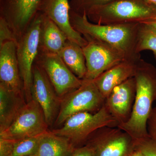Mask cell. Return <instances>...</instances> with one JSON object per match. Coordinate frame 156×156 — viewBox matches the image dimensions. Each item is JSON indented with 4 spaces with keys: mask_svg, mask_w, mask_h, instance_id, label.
<instances>
[{
    "mask_svg": "<svg viewBox=\"0 0 156 156\" xmlns=\"http://www.w3.org/2000/svg\"><path fill=\"white\" fill-rule=\"evenodd\" d=\"M70 21L75 30L88 41L103 44L119 53L125 60H139L136 52L140 24L101 25L89 21L86 13L80 14L70 10Z\"/></svg>",
    "mask_w": 156,
    "mask_h": 156,
    "instance_id": "cell-1",
    "label": "cell"
},
{
    "mask_svg": "<svg viewBox=\"0 0 156 156\" xmlns=\"http://www.w3.org/2000/svg\"><path fill=\"white\" fill-rule=\"evenodd\" d=\"M134 77L136 95L131 117L117 127L136 140L149 135L147 121L156 101V67L141 58Z\"/></svg>",
    "mask_w": 156,
    "mask_h": 156,
    "instance_id": "cell-2",
    "label": "cell"
},
{
    "mask_svg": "<svg viewBox=\"0 0 156 156\" xmlns=\"http://www.w3.org/2000/svg\"><path fill=\"white\" fill-rule=\"evenodd\" d=\"M89 21L101 25L149 24L156 20V9L144 0H114L87 12Z\"/></svg>",
    "mask_w": 156,
    "mask_h": 156,
    "instance_id": "cell-3",
    "label": "cell"
},
{
    "mask_svg": "<svg viewBox=\"0 0 156 156\" xmlns=\"http://www.w3.org/2000/svg\"><path fill=\"white\" fill-rule=\"evenodd\" d=\"M62 125L51 131L66 137L77 148L85 145L89 136L98 128L104 126L117 127L118 124L104 105L95 113L84 112L73 115Z\"/></svg>",
    "mask_w": 156,
    "mask_h": 156,
    "instance_id": "cell-4",
    "label": "cell"
},
{
    "mask_svg": "<svg viewBox=\"0 0 156 156\" xmlns=\"http://www.w3.org/2000/svg\"><path fill=\"white\" fill-rule=\"evenodd\" d=\"M42 17V13L38 12L28 28L17 40V60L27 102L33 99V68L39 52Z\"/></svg>",
    "mask_w": 156,
    "mask_h": 156,
    "instance_id": "cell-5",
    "label": "cell"
},
{
    "mask_svg": "<svg viewBox=\"0 0 156 156\" xmlns=\"http://www.w3.org/2000/svg\"><path fill=\"white\" fill-rule=\"evenodd\" d=\"M105 101L93 80L83 79L80 87L62 98L53 126H62L69 117L78 113L97 112L104 105Z\"/></svg>",
    "mask_w": 156,
    "mask_h": 156,
    "instance_id": "cell-6",
    "label": "cell"
},
{
    "mask_svg": "<svg viewBox=\"0 0 156 156\" xmlns=\"http://www.w3.org/2000/svg\"><path fill=\"white\" fill-rule=\"evenodd\" d=\"M43 109L35 99L22 107L11 126L0 137L14 140L41 135L49 131Z\"/></svg>",
    "mask_w": 156,
    "mask_h": 156,
    "instance_id": "cell-7",
    "label": "cell"
},
{
    "mask_svg": "<svg viewBox=\"0 0 156 156\" xmlns=\"http://www.w3.org/2000/svg\"><path fill=\"white\" fill-rule=\"evenodd\" d=\"M85 145L94 156H129L134 150V140L118 127L104 126L89 137Z\"/></svg>",
    "mask_w": 156,
    "mask_h": 156,
    "instance_id": "cell-8",
    "label": "cell"
},
{
    "mask_svg": "<svg viewBox=\"0 0 156 156\" xmlns=\"http://www.w3.org/2000/svg\"><path fill=\"white\" fill-rule=\"evenodd\" d=\"M35 62L44 71L56 94L61 98L82 85L83 80L70 70L58 54L39 51Z\"/></svg>",
    "mask_w": 156,
    "mask_h": 156,
    "instance_id": "cell-9",
    "label": "cell"
},
{
    "mask_svg": "<svg viewBox=\"0 0 156 156\" xmlns=\"http://www.w3.org/2000/svg\"><path fill=\"white\" fill-rule=\"evenodd\" d=\"M43 0H0V17L8 22L17 38L28 28Z\"/></svg>",
    "mask_w": 156,
    "mask_h": 156,
    "instance_id": "cell-10",
    "label": "cell"
},
{
    "mask_svg": "<svg viewBox=\"0 0 156 156\" xmlns=\"http://www.w3.org/2000/svg\"><path fill=\"white\" fill-rule=\"evenodd\" d=\"M32 95L43 109L49 127L54 125L58 115L61 98L56 94L44 71L34 62L33 68Z\"/></svg>",
    "mask_w": 156,
    "mask_h": 156,
    "instance_id": "cell-11",
    "label": "cell"
},
{
    "mask_svg": "<svg viewBox=\"0 0 156 156\" xmlns=\"http://www.w3.org/2000/svg\"><path fill=\"white\" fill-rule=\"evenodd\" d=\"M82 48L87 66L84 79L94 80L102 73L125 60L115 50L99 42L88 41Z\"/></svg>",
    "mask_w": 156,
    "mask_h": 156,
    "instance_id": "cell-12",
    "label": "cell"
},
{
    "mask_svg": "<svg viewBox=\"0 0 156 156\" xmlns=\"http://www.w3.org/2000/svg\"><path fill=\"white\" fill-rule=\"evenodd\" d=\"M135 95L136 81L133 77L114 88L105 99V105L116 121L118 126L130 119Z\"/></svg>",
    "mask_w": 156,
    "mask_h": 156,
    "instance_id": "cell-13",
    "label": "cell"
},
{
    "mask_svg": "<svg viewBox=\"0 0 156 156\" xmlns=\"http://www.w3.org/2000/svg\"><path fill=\"white\" fill-rule=\"evenodd\" d=\"M70 9L69 0H43L39 12L52 20L65 34L68 40L83 48L88 42L72 26L70 21Z\"/></svg>",
    "mask_w": 156,
    "mask_h": 156,
    "instance_id": "cell-14",
    "label": "cell"
},
{
    "mask_svg": "<svg viewBox=\"0 0 156 156\" xmlns=\"http://www.w3.org/2000/svg\"><path fill=\"white\" fill-rule=\"evenodd\" d=\"M17 44L8 41L0 46V83L24 95L17 60Z\"/></svg>",
    "mask_w": 156,
    "mask_h": 156,
    "instance_id": "cell-15",
    "label": "cell"
},
{
    "mask_svg": "<svg viewBox=\"0 0 156 156\" xmlns=\"http://www.w3.org/2000/svg\"><path fill=\"white\" fill-rule=\"evenodd\" d=\"M140 59L123 60L93 80L105 99L114 88L134 76Z\"/></svg>",
    "mask_w": 156,
    "mask_h": 156,
    "instance_id": "cell-16",
    "label": "cell"
},
{
    "mask_svg": "<svg viewBox=\"0 0 156 156\" xmlns=\"http://www.w3.org/2000/svg\"><path fill=\"white\" fill-rule=\"evenodd\" d=\"M26 102L24 94L15 92L0 83V133L11 126Z\"/></svg>",
    "mask_w": 156,
    "mask_h": 156,
    "instance_id": "cell-17",
    "label": "cell"
},
{
    "mask_svg": "<svg viewBox=\"0 0 156 156\" xmlns=\"http://www.w3.org/2000/svg\"><path fill=\"white\" fill-rule=\"evenodd\" d=\"M42 14L39 51L58 54L67 41V37L52 20Z\"/></svg>",
    "mask_w": 156,
    "mask_h": 156,
    "instance_id": "cell-18",
    "label": "cell"
},
{
    "mask_svg": "<svg viewBox=\"0 0 156 156\" xmlns=\"http://www.w3.org/2000/svg\"><path fill=\"white\" fill-rule=\"evenodd\" d=\"M76 148L66 137L49 130L40 140L35 156H69Z\"/></svg>",
    "mask_w": 156,
    "mask_h": 156,
    "instance_id": "cell-19",
    "label": "cell"
},
{
    "mask_svg": "<svg viewBox=\"0 0 156 156\" xmlns=\"http://www.w3.org/2000/svg\"><path fill=\"white\" fill-rule=\"evenodd\" d=\"M58 54L76 76L81 80L85 78L87 66L83 48L81 46L68 40Z\"/></svg>",
    "mask_w": 156,
    "mask_h": 156,
    "instance_id": "cell-20",
    "label": "cell"
},
{
    "mask_svg": "<svg viewBox=\"0 0 156 156\" xmlns=\"http://www.w3.org/2000/svg\"><path fill=\"white\" fill-rule=\"evenodd\" d=\"M152 51L156 60V29L147 23L139 25L136 45V52L140 54L144 50Z\"/></svg>",
    "mask_w": 156,
    "mask_h": 156,
    "instance_id": "cell-21",
    "label": "cell"
},
{
    "mask_svg": "<svg viewBox=\"0 0 156 156\" xmlns=\"http://www.w3.org/2000/svg\"><path fill=\"white\" fill-rule=\"evenodd\" d=\"M44 134L21 140H15L13 156L35 155L40 140Z\"/></svg>",
    "mask_w": 156,
    "mask_h": 156,
    "instance_id": "cell-22",
    "label": "cell"
},
{
    "mask_svg": "<svg viewBox=\"0 0 156 156\" xmlns=\"http://www.w3.org/2000/svg\"><path fill=\"white\" fill-rule=\"evenodd\" d=\"M114 0H70V10L77 14L86 13L95 6L101 5Z\"/></svg>",
    "mask_w": 156,
    "mask_h": 156,
    "instance_id": "cell-23",
    "label": "cell"
},
{
    "mask_svg": "<svg viewBox=\"0 0 156 156\" xmlns=\"http://www.w3.org/2000/svg\"><path fill=\"white\" fill-rule=\"evenodd\" d=\"M134 150L144 156H156V139L150 135L145 138L134 140Z\"/></svg>",
    "mask_w": 156,
    "mask_h": 156,
    "instance_id": "cell-24",
    "label": "cell"
},
{
    "mask_svg": "<svg viewBox=\"0 0 156 156\" xmlns=\"http://www.w3.org/2000/svg\"><path fill=\"white\" fill-rule=\"evenodd\" d=\"M8 41L17 43V40L8 22L0 17V46Z\"/></svg>",
    "mask_w": 156,
    "mask_h": 156,
    "instance_id": "cell-25",
    "label": "cell"
},
{
    "mask_svg": "<svg viewBox=\"0 0 156 156\" xmlns=\"http://www.w3.org/2000/svg\"><path fill=\"white\" fill-rule=\"evenodd\" d=\"M15 141L0 137V156H13Z\"/></svg>",
    "mask_w": 156,
    "mask_h": 156,
    "instance_id": "cell-26",
    "label": "cell"
},
{
    "mask_svg": "<svg viewBox=\"0 0 156 156\" xmlns=\"http://www.w3.org/2000/svg\"><path fill=\"white\" fill-rule=\"evenodd\" d=\"M147 131L150 136L156 139V105L153 108L147 124Z\"/></svg>",
    "mask_w": 156,
    "mask_h": 156,
    "instance_id": "cell-27",
    "label": "cell"
},
{
    "mask_svg": "<svg viewBox=\"0 0 156 156\" xmlns=\"http://www.w3.org/2000/svg\"><path fill=\"white\" fill-rule=\"evenodd\" d=\"M69 156H94L92 150L87 145L76 148Z\"/></svg>",
    "mask_w": 156,
    "mask_h": 156,
    "instance_id": "cell-28",
    "label": "cell"
},
{
    "mask_svg": "<svg viewBox=\"0 0 156 156\" xmlns=\"http://www.w3.org/2000/svg\"><path fill=\"white\" fill-rule=\"evenodd\" d=\"M129 156H144L141 153L137 150H134Z\"/></svg>",
    "mask_w": 156,
    "mask_h": 156,
    "instance_id": "cell-29",
    "label": "cell"
},
{
    "mask_svg": "<svg viewBox=\"0 0 156 156\" xmlns=\"http://www.w3.org/2000/svg\"><path fill=\"white\" fill-rule=\"evenodd\" d=\"M149 5L156 9V0H144Z\"/></svg>",
    "mask_w": 156,
    "mask_h": 156,
    "instance_id": "cell-30",
    "label": "cell"
},
{
    "mask_svg": "<svg viewBox=\"0 0 156 156\" xmlns=\"http://www.w3.org/2000/svg\"><path fill=\"white\" fill-rule=\"evenodd\" d=\"M149 24L152 26H153L156 29V20H154V21H153L151 23Z\"/></svg>",
    "mask_w": 156,
    "mask_h": 156,
    "instance_id": "cell-31",
    "label": "cell"
},
{
    "mask_svg": "<svg viewBox=\"0 0 156 156\" xmlns=\"http://www.w3.org/2000/svg\"><path fill=\"white\" fill-rule=\"evenodd\" d=\"M29 156H35V155Z\"/></svg>",
    "mask_w": 156,
    "mask_h": 156,
    "instance_id": "cell-32",
    "label": "cell"
}]
</instances>
